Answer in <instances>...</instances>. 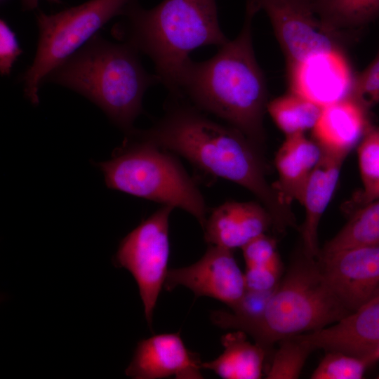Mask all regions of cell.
Returning a JSON list of instances; mask_svg holds the SVG:
<instances>
[{
    "label": "cell",
    "mask_w": 379,
    "mask_h": 379,
    "mask_svg": "<svg viewBox=\"0 0 379 379\" xmlns=\"http://www.w3.org/2000/svg\"><path fill=\"white\" fill-rule=\"evenodd\" d=\"M164 286L169 291L182 286L196 297L213 298L230 307L241 299L246 290L244 274L232 251L213 245L194 264L169 270Z\"/></svg>",
    "instance_id": "obj_11"
},
{
    "label": "cell",
    "mask_w": 379,
    "mask_h": 379,
    "mask_svg": "<svg viewBox=\"0 0 379 379\" xmlns=\"http://www.w3.org/2000/svg\"><path fill=\"white\" fill-rule=\"evenodd\" d=\"M349 96L368 109L379 103V51L371 64L354 76Z\"/></svg>",
    "instance_id": "obj_26"
},
{
    "label": "cell",
    "mask_w": 379,
    "mask_h": 379,
    "mask_svg": "<svg viewBox=\"0 0 379 379\" xmlns=\"http://www.w3.org/2000/svg\"><path fill=\"white\" fill-rule=\"evenodd\" d=\"M368 110L350 96L323 107L313 140L321 152L345 159L371 125Z\"/></svg>",
    "instance_id": "obj_16"
},
{
    "label": "cell",
    "mask_w": 379,
    "mask_h": 379,
    "mask_svg": "<svg viewBox=\"0 0 379 379\" xmlns=\"http://www.w3.org/2000/svg\"><path fill=\"white\" fill-rule=\"evenodd\" d=\"M120 16L112 29L114 37L149 57L159 81L178 98L190 53L228 41L220 27L216 0H163L149 9L132 0Z\"/></svg>",
    "instance_id": "obj_3"
},
{
    "label": "cell",
    "mask_w": 379,
    "mask_h": 379,
    "mask_svg": "<svg viewBox=\"0 0 379 379\" xmlns=\"http://www.w3.org/2000/svg\"><path fill=\"white\" fill-rule=\"evenodd\" d=\"M201 370L199 357L186 347L178 332L140 340L125 373L133 379H201Z\"/></svg>",
    "instance_id": "obj_13"
},
{
    "label": "cell",
    "mask_w": 379,
    "mask_h": 379,
    "mask_svg": "<svg viewBox=\"0 0 379 379\" xmlns=\"http://www.w3.org/2000/svg\"><path fill=\"white\" fill-rule=\"evenodd\" d=\"M139 53L129 44L109 41L98 32L53 69L44 83L82 95L127 133L142 111L146 90L160 82L144 69Z\"/></svg>",
    "instance_id": "obj_4"
},
{
    "label": "cell",
    "mask_w": 379,
    "mask_h": 379,
    "mask_svg": "<svg viewBox=\"0 0 379 379\" xmlns=\"http://www.w3.org/2000/svg\"><path fill=\"white\" fill-rule=\"evenodd\" d=\"M96 165L109 189L180 208L204 227L207 219L204 197L171 152L128 135L110 160Z\"/></svg>",
    "instance_id": "obj_6"
},
{
    "label": "cell",
    "mask_w": 379,
    "mask_h": 379,
    "mask_svg": "<svg viewBox=\"0 0 379 379\" xmlns=\"http://www.w3.org/2000/svg\"><path fill=\"white\" fill-rule=\"evenodd\" d=\"M132 0H89L60 12L39 11V39L32 65L20 76L25 97L34 105L46 77L81 48L112 18L120 16Z\"/></svg>",
    "instance_id": "obj_7"
},
{
    "label": "cell",
    "mask_w": 379,
    "mask_h": 379,
    "mask_svg": "<svg viewBox=\"0 0 379 379\" xmlns=\"http://www.w3.org/2000/svg\"><path fill=\"white\" fill-rule=\"evenodd\" d=\"M260 10L257 0H247L239 35L207 60L190 59L180 75L178 93L240 131L263 152L267 88L252 41V22Z\"/></svg>",
    "instance_id": "obj_2"
},
{
    "label": "cell",
    "mask_w": 379,
    "mask_h": 379,
    "mask_svg": "<svg viewBox=\"0 0 379 379\" xmlns=\"http://www.w3.org/2000/svg\"><path fill=\"white\" fill-rule=\"evenodd\" d=\"M377 378L379 379V375H378V376L377 377Z\"/></svg>",
    "instance_id": "obj_32"
},
{
    "label": "cell",
    "mask_w": 379,
    "mask_h": 379,
    "mask_svg": "<svg viewBox=\"0 0 379 379\" xmlns=\"http://www.w3.org/2000/svg\"><path fill=\"white\" fill-rule=\"evenodd\" d=\"M277 345V349L272 354L265 378H298L314 348L298 335L284 338Z\"/></svg>",
    "instance_id": "obj_24"
},
{
    "label": "cell",
    "mask_w": 379,
    "mask_h": 379,
    "mask_svg": "<svg viewBox=\"0 0 379 379\" xmlns=\"http://www.w3.org/2000/svg\"><path fill=\"white\" fill-rule=\"evenodd\" d=\"M317 260L327 284L350 312L379 296V244L320 253Z\"/></svg>",
    "instance_id": "obj_10"
},
{
    "label": "cell",
    "mask_w": 379,
    "mask_h": 379,
    "mask_svg": "<svg viewBox=\"0 0 379 379\" xmlns=\"http://www.w3.org/2000/svg\"><path fill=\"white\" fill-rule=\"evenodd\" d=\"M313 6L323 26L343 36L379 18V0H313Z\"/></svg>",
    "instance_id": "obj_20"
},
{
    "label": "cell",
    "mask_w": 379,
    "mask_h": 379,
    "mask_svg": "<svg viewBox=\"0 0 379 379\" xmlns=\"http://www.w3.org/2000/svg\"><path fill=\"white\" fill-rule=\"evenodd\" d=\"M350 215L345 225L325 244L320 253L379 244V199L356 208Z\"/></svg>",
    "instance_id": "obj_21"
},
{
    "label": "cell",
    "mask_w": 379,
    "mask_h": 379,
    "mask_svg": "<svg viewBox=\"0 0 379 379\" xmlns=\"http://www.w3.org/2000/svg\"><path fill=\"white\" fill-rule=\"evenodd\" d=\"M321 149L304 133L286 136L274 158L278 174L272 184L281 200L291 206L300 203L305 185L321 157Z\"/></svg>",
    "instance_id": "obj_18"
},
{
    "label": "cell",
    "mask_w": 379,
    "mask_h": 379,
    "mask_svg": "<svg viewBox=\"0 0 379 379\" xmlns=\"http://www.w3.org/2000/svg\"><path fill=\"white\" fill-rule=\"evenodd\" d=\"M322 108L300 95L289 92L268 102L267 112L287 136L312 129Z\"/></svg>",
    "instance_id": "obj_22"
},
{
    "label": "cell",
    "mask_w": 379,
    "mask_h": 379,
    "mask_svg": "<svg viewBox=\"0 0 379 379\" xmlns=\"http://www.w3.org/2000/svg\"><path fill=\"white\" fill-rule=\"evenodd\" d=\"M298 335L314 350L341 352L369 363L379 345V296L328 326Z\"/></svg>",
    "instance_id": "obj_14"
},
{
    "label": "cell",
    "mask_w": 379,
    "mask_h": 379,
    "mask_svg": "<svg viewBox=\"0 0 379 379\" xmlns=\"http://www.w3.org/2000/svg\"><path fill=\"white\" fill-rule=\"evenodd\" d=\"M246 268L244 279L248 290L270 291L281 280L282 263L279 256L266 265Z\"/></svg>",
    "instance_id": "obj_27"
},
{
    "label": "cell",
    "mask_w": 379,
    "mask_h": 379,
    "mask_svg": "<svg viewBox=\"0 0 379 379\" xmlns=\"http://www.w3.org/2000/svg\"><path fill=\"white\" fill-rule=\"evenodd\" d=\"M39 0H20L22 8L24 11L34 10L38 8ZM53 4H60V0H46Z\"/></svg>",
    "instance_id": "obj_30"
},
{
    "label": "cell",
    "mask_w": 379,
    "mask_h": 379,
    "mask_svg": "<svg viewBox=\"0 0 379 379\" xmlns=\"http://www.w3.org/2000/svg\"><path fill=\"white\" fill-rule=\"evenodd\" d=\"M22 53L15 32L3 19L0 21V72L9 75L13 63Z\"/></svg>",
    "instance_id": "obj_29"
},
{
    "label": "cell",
    "mask_w": 379,
    "mask_h": 379,
    "mask_svg": "<svg viewBox=\"0 0 379 379\" xmlns=\"http://www.w3.org/2000/svg\"><path fill=\"white\" fill-rule=\"evenodd\" d=\"M352 313L327 284L317 259L302 251L279 281L262 317L241 330L268 355L281 340L328 326Z\"/></svg>",
    "instance_id": "obj_5"
},
{
    "label": "cell",
    "mask_w": 379,
    "mask_h": 379,
    "mask_svg": "<svg viewBox=\"0 0 379 379\" xmlns=\"http://www.w3.org/2000/svg\"><path fill=\"white\" fill-rule=\"evenodd\" d=\"M362 188L347 202L350 214L356 208L379 199V128L371 125L357 145Z\"/></svg>",
    "instance_id": "obj_23"
},
{
    "label": "cell",
    "mask_w": 379,
    "mask_h": 379,
    "mask_svg": "<svg viewBox=\"0 0 379 379\" xmlns=\"http://www.w3.org/2000/svg\"><path fill=\"white\" fill-rule=\"evenodd\" d=\"M241 249L246 267L266 265L279 256L275 239L265 234L254 239Z\"/></svg>",
    "instance_id": "obj_28"
},
{
    "label": "cell",
    "mask_w": 379,
    "mask_h": 379,
    "mask_svg": "<svg viewBox=\"0 0 379 379\" xmlns=\"http://www.w3.org/2000/svg\"><path fill=\"white\" fill-rule=\"evenodd\" d=\"M223 352L213 361L201 363L202 369L224 379H259L262 377L266 353L258 344L249 342L246 333L237 330L222 336Z\"/></svg>",
    "instance_id": "obj_19"
},
{
    "label": "cell",
    "mask_w": 379,
    "mask_h": 379,
    "mask_svg": "<svg viewBox=\"0 0 379 379\" xmlns=\"http://www.w3.org/2000/svg\"><path fill=\"white\" fill-rule=\"evenodd\" d=\"M128 135L183 157L201 170L249 192L268 211L278 233L295 228L291 206L266 178L262 151L238 129L217 123L195 107H171L153 126Z\"/></svg>",
    "instance_id": "obj_1"
},
{
    "label": "cell",
    "mask_w": 379,
    "mask_h": 379,
    "mask_svg": "<svg viewBox=\"0 0 379 379\" xmlns=\"http://www.w3.org/2000/svg\"><path fill=\"white\" fill-rule=\"evenodd\" d=\"M345 159L322 152L303 189L300 203L305 208V220L300 228L302 252L317 259L321 250L318 229L322 215L335 192Z\"/></svg>",
    "instance_id": "obj_17"
},
{
    "label": "cell",
    "mask_w": 379,
    "mask_h": 379,
    "mask_svg": "<svg viewBox=\"0 0 379 379\" xmlns=\"http://www.w3.org/2000/svg\"><path fill=\"white\" fill-rule=\"evenodd\" d=\"M271 226V215L260 202L227 201L212 211L203 228L207 243L232 251L242 248Z\"/></svg>",
    "instance_id": "obj_15"
},
{
    "label": "cell",
    "mask_w": 379,
    "mask_h": 379,
    "mask_svg": "<svg viewBox=\"0 0 379 379\" xmlns=\"http://www.w3.org/2000/svg\"><path fill=\"white\" fill-rule=\"evenodd\" d=\"M326 354L313 371L312 379H361L368 366L365 359L338 351Z\"/></svg>",
    "instance_id": "obj_25"
},
{
    "label": "cell",
    "mask_w": 379,
    "mask_h": 379,
    "mask_svg": "<svg viewBox=\"0 0 379 379\" xmlns=\"http://www.w3.org/2000/svg\"><path fill=\"white\" fill-rule=\"evenodd\" d=\"M377 361H379V345L368 358V361L371 365Z\"/></svg>",
    "instance_id": "obj_31"
},
{
    "label": "cell",
    "mask_w": 379,
    "mask_h": 379,
    "mask_svg": "<svg viewBox=\"0 0 379 379\" xmlns=\"http://www.w3.org/2000/svg\"><path fill=\"white\" fill-rule=\"evenodd\" d=\"M270 18L284 54L286 67L317 53L343 50V36L328 31L313 0H257Z\"/></svg>",
    "instance_id": "obj_9"
},
{
    "label": "cell",
    "mask_w": 379,
    "mask_h": 379,
    "mask_svg": "<svg viewBox=\"0 0 379 379\" xmlns=\"http://www.w3.org/2000/svg\"><path fill=\"white\" fill-rule=\"evenodd\" d=\"M289 92L321 107L350 95L354 76L343 50L312 55L286 67Z\"/></svg>",
    "instance_id": "obj_12"
},
{
    "label": "cell",
    "mask_w": 379,
    "mask_h": 379,
    "mask_svg": "<svg viewBox=\"0 0 379 379\" xmlns=\"http://www.w3.org/2000/svg\"><path fill=\"white\" fill-rule=\"evenodd\" d=\"M173 208L163 206L143 220L122 239L112 260L116 267L127 270L134 277L150 328L168 271V222Z\"/></svg>",
    "instance_id": "obj_8"
}]
</instances>
